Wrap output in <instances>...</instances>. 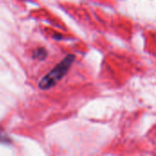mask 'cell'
Masks as SVG:
<instances>
[{"instance_id": "6da1fadb", "label": "cell", "mask_w": 156, "mask_h": 156, "mask_svg": "<svg viewBox=\"0 0 156 156\" xmlns=\"http://www.w3.org/2000/svg\"><path fill=\"white\" fill-rule=\"evenodd\" d=\"M74 60H75L74 55L72 54L68 55L52 70H50L45 77L41 79V80L39 81V88L41 90H48L54 87L67 74Z\"/></svg>"}, {"instance_id": "7a4b0ae2", "label": "cell", "mask_w": 156, "mask_h": 156, "mask_svg": "<svg viewBox=\"0 0 156 156\" xmlns=\"http://www.w3.org/2000/svg\"><path fill=\"white\" fill-rule=\"evenodd\" d=\"M48 53H47V50L43 48H37L34 52H33V58H37V59H39V60H42L44 59L46 57H47Z\"/></svg>"}]
</instances>
